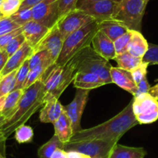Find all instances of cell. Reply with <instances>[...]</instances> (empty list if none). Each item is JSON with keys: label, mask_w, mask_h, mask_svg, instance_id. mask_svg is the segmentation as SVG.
<instances>
[{"label": "cell", "mask_w": 158, "mask_h": 158, "mask_svg": "<svg viewBox=\"0 0 158 158\" xmlns=\"http://www.w3.org/2000/svg\"><path fill=\"white\" fill-rule=\"evenodd\" d=\"M23 0H2L0 4V14L4 17H11L19 11Z\"/></svg>", "instance_id": "obj_29"}, {"label": "cell", "mask_w": 158, "mask_h": 158, "mask_svg": "<svg viewBox=\"0 0 158 158\" xmlns=\"http://www.w3.org/2000/svg\"><path fill=\"white\" fill-rule=\"evenodd\" d=\"M30 70V64H29V60L27 59L21 65L20 68L17 70L16 77V85H15L14 90H16V89H23V90H24V85H25Z\"/></svg>", "instance_id": "obj_31"}, {"label": "cell", "mask_w": 158, "mask_h": 158, "mask_svg": "<svg viewBox=\"0 0 158 158\" xmlns=\"http://www.w3.org/2000/svg\"><path fill=\"white\" fill-rule=\"evenodd\" d=\"M64 143L61 142L57 135L54 136L44 145L40 147L37 154L39 158H51L57 149H63Z\"/></svg>", "instance_id": "obj_27"}, {"label": "cell", "mask_w": 158, "mask_h": 158, "mask_svg": "<svg viewBox=\"0 0 158 158\" xmlns=\"http://www.w3.org/2000/svg\"><path fill=\"white\" fill-rule=\"evenodd\" d=\"M50 29L35 20H31L23 27V35L26 42L34 48L49 32Z\"/></svg>", "instance_id": "obj_16"}, {"label": "cell", "mask_w": 158, "mask_h": 158, "mask_svg": "<svg viewBox=\"0 0 158 158\" xmlns=\"http://www.w3.org/2000/svg\"><path fill=\"white\" fill-rule=\"evenodd\" d=\"M6 121V118H4L3 116H2V115H0V132H1V129H2V125L5 123Z\"/></svg>", "instance_id": "obj_49"}, {"label": "cell", "mask_w": 158, "mask_h": 158, "mask_svg": "<svg viewBox=\"0 0 158 158\" xmlns=\"http://www.w3.org/2000/svg\"><path fill=\"white\" fill-rule=\"evenodd\" d=\"M98 1H100V0H78L77 2V7L76 8L79 9L81 8V6H83L86 5V4L98 2Z\"/></svg>", "instance_id": "obj_48"}, {"label": "cell", "mask_w": 158, "mask_h": 158, "mask_svg": "<svg viewBox=\"0 0 158 158\" xmlns=\"http://www.w3.org/2000/svg\"><path fill=\"white\" fill-rule=\"evenodd\" d=\"M19 25L14 22L11 17H4L0 16V36L5 35L13 30L20 28Z\"/></svg>", "instance_id": "obj_36"}, {"label": "cell", "mask_w": 158, "mask_h": 158, "mask_svg": "<svg viewBox=\"0 0 158 158\" xmlns=\"http://www.w3.org/2000/svg\"><path fill=\"white\" fill-rule=\"evenodd\" d=\"M147 151L143 147H133L116 143L109 158H144Z\"/></svg>", "instance_id": "obj_23"}, {"label": "cell", "mask_w": 158, "mask_h": 158, "mask_svg": "<svg viewBox=\"0 0 158 158\" xmlns=\"http://www.w3.org/2000/svg\"><path fill=\"white\" fill-rule=\"evenodd\" d=\"M98 31V21H93L70 34L64 40L63 47L55 64L62 66L85 48L92 46V40Z\"/></svg>", "instance_id": "obj_4"}, {"label": "cell", "mask_w": 158, "mask_h": 158, "mask_svg": "<svg viewBox=\"0 0 158 158\" xmlns=\"http://www.w3.org/2000/svg\"><path fill=\"white\" fill-rule=\"evenodd\" d=\"M33 54V48L27 43L23 44L20 48L13 55L9 57L3 69L0 72V76L10 74L15 70H18L21 65Z\"/></svg>", "instance_id": "obj_17"}, {"label": "cell", "mask_w": 158, "mask_h": 158, "mask_svg": "<svg viewBox=\"0 0 158 158\" xmlns=\"http://www.w3.org/2000/svg\"><path fill=\"white\" fill-rule=\"evenodd\" d=\"M73 82L74 87L76 89L88 90L97 89L106 85L98 75L89 72H77Z\"/></svg>", "instance_id": "obj_19"}, {"label": "cell", "mask_w": 158, "mask_h": 158, "mask_svg": "<svg viewBox=\"0 0 158 158\" xmlns=\"http://www.w3.org/2000/svg\"><path fill=\"white\" fill-rule=\"evenodd\" d=\"M64 112V106L58 98L46 100L40 112V120L44 123H53L59 118Z\"/></svg>", "instance_id": "obj_18"}, {"label": "cell", "mask_w": 158, "mask_h": 158, "mask_svg": "<svg viewBox=\"0 0 158 158\" xmlns=\"http://www.w3.org/2000/svg\"><path fill=\"white\" fill-rule=\"evenodd\" d=\"M23 33V27L20 28H18L16 30H13V31L10 32V33H6L5 35L0 36V51H3L4 48H6L7 44L11 41L16 36H19V35Z\"/></svg>", "instance_id": "obj_40"}, {"label": "cell", "mask_w": 158, "mask_h": 158, "mask_svg": "<svg viewBox=\"0 0 158 158\" xmlns=\"http://www.w3.org/2000/svg\"><path fill=\"white\" fill-rule=\"evenodd\" d=\"M42 0H23L22 5H21L20 9L25 8H33L34 6L41 2Z\"/></svg>", "instance_id": "obj_42"}, {"label": "cell", "mask_w": 158, "mask_h": 158, "mask_svg": "<svg viewBox=\"0 0 158 158\" xmlns=\"http://www.w3.org/2000/svg\"><path fill=\"white\" fill-rule=\"evenodd\" d=\"M131 39L127 47V51L134 57L143 59L148 50L149 43L141 32L131 30Z\"/></svg>", "instance_id": "obj_22"}, {"label": "cell", "mask_w": 158, "mask_h": 158, "mask_svg": "<svg viewBox=\"0 0 158 158\" xmlns=\"http://www.w3.org/2000/svg\"><path fill=\"white\" fill-rule=\"evenodd\" d=\"M8 58L9 56L7 55V54L5 51H2V52H0V72L2 71V69H3L4 66H5Z\"/></svg>", "instance_id": "obj_45"}, {"label": "cell", "mask_w": 158, "mask_h": 158, "mask_svg": "<svg viewBox=\"0 0 158 158\" xmlns=\"http://www.w3.org/2000/svg\"><path fill=\"white\" fill-rule=\"evenodd\" d=\"M11 19L18 25L23 27L26 23L33 20L32 8L19 9V11L11 16Z\"/></svg>", "instance_id": "obj_32"}, {"label": "cell", "mask_w": 158, "mask_h": 158, "mask_svg": "<svg viewBox=\"0 0 158 158\" xmlns=\"http://www.w3.org/2000/svg\"><path fill=\"white\" fill-rule=\"evenodd\" d=\"M156 81H157V82H158V78L156 79Z\"/></svg>", "instance_id": "obj_54"}, {"label": "cell", "mask_w": 158, "mask_h": 158, "mask_svg": "<svg viewBox=\"0 0 158 158\" xmlns=\"http://www.w3.org/2000/svg\"><path fill=\"white\" fill-rule=\"evenodd\" d=\"M113 1H114V2H117V3H118V2H120L122 0H113Z\"/></svg>", "instance_id": "obj_51"}, {"label": "cell", "mask_w": 158, "mask_h": 158, "mask_svg": "<svg viewBox=\"0 0 158 158\" xmlns=\"http://www.w3.org/2000/svg\"><path fill=\"white\" fill-rule=\"evenodd\" d=\"M23 92L24 90L23 89H16L9 93L5 97L3 106L0 112V115L3 116L6 120H8L15 113Z\"/></svg>", "instance_id": "obj_24"}, {"label": "cell", "mask_w": 158, "mask_h": 158, "mask_svg": "<svg viewBox=\"0 0 158 158\" xmlns=\"http://www.w3.org/2000/svg\"><path fill=\"white\" fill-rule=\"evenodd\" d=\"M77 1L78 0H59V19L76 10Z\"/></svg>", "instance_id": "obj_39"}, {"label": "cell", "mask_w": 158, "mask_h": 158, "mask_svg": "<svg viewBox=\"0 0 158 158\" xmlns=\"http://www.w3.org/2000/svg\"><path fill=\"white\" fill-rule=\"evenodd\" d=\"M54 134L57 135L63 143H67L71 140L74 131L71 120L66 112L64 110L59 118L54 123Z\"/></svg>", "instance_id": "obj_21"}, {"label": "cell", "mask_w": 158, "mask_h": 158, "mask_svg": "<svg viewBox=\"0 0 158 158\" xmlns=\"http://www.w3.org/2000/svg\"><path fill=\"white\" fill-rule=\"evenodd\" d=\"M77 73V55L62 66L54 64L44 77V103L50 98H58L65 89L74 81Z\"/></svg>", "instance_id": "obj_3"}, {"label": "cell", "mask_w": 158, "mask_h": 158, "mask_svg": "<svg viewBox=\"0 0 158 158\" xmlns=\"http://www.w3.org/2000/svg\"><path fill=\"white\" fill-rule=\"evenodd\" d=\"M0 158H6L5 156H3V155L0 154Z\"/></svg>", "instance_id": "obj_52"}, {"label": "cell", "mask_w": 158, "mask_h": 158, "mask_svg": "<svg viewBox=\"0 0 158 158\" xmlns=\"http://www.w3.org/2000/svg\"><path fill=\"white\" fill-rule=\"evenodd\" d=\"M48 60H52V59H51L50 54L47 51H38V52L33 53L28 58L30 69Z\"/></svg>", "instance_id": "obj_34"}, {"label": "cell", "mask_w": 158, "mask_h": 158, "mask_svg": "<svg viewBox=\"0 0 158 158\" xmlns=\"http://www.w3.org/2000/svg\"><path fill=\"white\" fill-rule=\"evenodd\" d=\"M150 87H151V86H150V85L149 84L147 77H145L143 79L142 81L137 85V91H136V95H135L133 97L138 96V95H142V94L148 93Z\"/></svg>", "instance_id": "obj_41"}, {"label": "cell", "mask_w": 158, "mask_h": 158, "mask_svg": "<svg viewBox=\"0 0 158 158\" xmlns=\"http://www.w3.org/2000/svg\"><path fill=\"white\" fill-rule=\"evenodd\" d=\"M91 90L77 89L73 101L69 105L64 106V110L69 117L74 133L81 130V120L85 108L89 99Z\"/></svg>", "instance_id": "obj_11"}, {"label": "cell", "mask_w": 158, "mask_h": 158, "mask_svg": "<svg viewBox=\"0 0 158 158\" xmlns=\"http://www.w3.org/2000/svg\"><path fill=\"white\" fill-rule=\"evenodd\" d=\"M133 112L139 124H151L158 119V100L149 93L133 97Z\"/></svg>", "instance_id": "obj_8"}, {"label": "cell", "mask_w": 158, "mask_h": 158, "mask_svg": "<svg viewBox=\"0 0 158 158\" xmlns=\"http://www.w3.org/2000/svg\"><path fill=\"white\" fill-rule=\"evenodd\" d=\"M143 61L150 64H158V45L149 44L147 53L143 57Z\"/></svg>", "instance_id": "obj_38"}, {"label": "cell", "mask_w": 158, "mask_h": 158, "mask_svg": "<svg viewBox=\"0 0 158 158\" xmlns=\"http://www.w3.org/2000/svg\"><path fill=\"white\" fill-rule=\"evenodd\" d=\"M14 133V138L18 143H28L33 141L34 133L33 129L30 126L25 124L19 126Z\"/></svg>", "instance_id": "obj_30"}, {"label": "cell", "mask_w": 158, "mask_h": 158, "mask_svg": "<svg viewBox=\"0 0 158 158\" xmlns=\"http://www.w3.org/2000/svg\"><path fill=\"white\" fill-rule=\"evenodd\" d=\"M112 65L106 59L97 54L92 46L77 54V72H89L98 75L106 85L112 83L110 76Z\"/></svg>", "instance_id": "obj_6"}, {"label": "cell", "mask_w": 158, "mask_h": 158, "mask_svg": "<svg viewBox=\"0 0 158 158\" xmlns=\"http://www.w3.org/2000/svg\"><path fill=\"white\" fill-rule=\"evenodd\" d=\"M0 52H2V51H0Z\"/></svg>", "instance_id": "obj_56"}, {"label": "cell", "mask_w": 158, "mask_h": 158, "mask_svg": "<svg viewBox=\"0 0 158 158\" xmlns=\"http://www.w3.org/2000/svg\"><path fill=\"white\" fill-rule=\"evenodd\" d=\"M132 104L131 101L119 113L103 123L75 132L69 142L101 139L118 143L119 139L127 131L139 124L133 114Z\"/></svg>", "instance_id": "obj_1"}, {"label": "cell", "mask_w": 158, "mask_h": 158, "mask_svg": "<svg viewBox=\"0 0 158 158\" xmlns=\"http://www.w3.org/2000/svg\"><path fill=\"white\" fill-rule=\"evenodd\" d=\"M114 60L116 61L118 68L128 71H131L143 61L142 58L134 57L127 51L122 54H117Z\"/></svg>", "instance_id": "obj_26"}, {"label": "cell", "mask_w": 158, "mask_h": 158, "mask_svg": "<svg viewBox=\"0 0 158 158\" xmlns=\"http://www.w3.org/2000/svg\"><path fill=\"white\" fill-rule=\"evenodd\" d=\"M115 144L101 139L74 141L64 143L63 150L67 152H78L91 158H109Z\"/></svg>", "instance_id": "obj_7"}, {"label": "cell", "mask_w": 158, "mask_h": 158, "mask_svg": "<svg viewBox=\"0 0 158 158\" xmlns=\"http://www.w3.org/2000/svg\"><path fill=\"white\" fill-rule=\"evenodd\" d=\"M98 30L104 33L113 42L130 30L123 24L112 19L98 22Z\"/></svg>", "instance_id": "obj_20"}, {"label": "cell", "mask_w": 158, "mask_h": 158, "mask_svg": "<svg viewBox=\"0 0 158 158\" xmlns=\"http://www.w3.org/2000/svg\"><path fill=\"white\" fill-rule=\"evenodd\" d=\"M116 6L117 2H114L113 0H100L98 2L86 4L79 8V10H82L86 14L99 22L112 19Z\"/></svg>", "instance_id": "obj_13"}, {"label": "cell", "mask_w": 158, "mask_h": 158, "mask_svg": "<svg viewBox=\"0 0 158 158\" xmlns=\"http://www.w3.org/2000/svg\"><path fill=\"white\" fill-rule=\"evenodd\" d=\"M51 158H68V152L63 149H57L52 154Z\"/></svg>", "instance_id": "obj_43"}, {"label": "cell", "mask_w": 158, "mask_h": 158, "mask_svg": "<svg viewBox=\"0 0 158 158\" xmlns=\"http://www.w3.org/2000/svg\"><path fill=\"white\" fill-rule=\"evenodd\" d=\"M146 1H147V2H149V1H150V0H146Z\"/></svg>", "instance_id": "obj_55"}, {"label": "cell", "mask_w": 158, "mask_h": 158, "mask_svg": "<svg viewBox=\"0 0 158 158\" xmlns=\"http://www.w3.org/2000/svg\"><path fill=\"white\" fill-rule=\"evenodd\" d=\"M16 73L17 70H15L6 75L0 76V98L6 96L14 90Z\"/></svg>", "instance_id": "obj_28"}, {"label": "cell", "mask_w": 158, "mask_h": 158, "mask_svg": "<svg viewBox=\"0 0 158 158\" xmlns=\"http://www.w3.org/2000/svg\"><path fill=\"white\" fill-rule=\"evenodd\" d=\"M1 2H2V0H0V4H1ZM0 16H1V14H0Z\"/></svg>", "instance_id": "obj_53"}, {"label": "cell", "mask_w": 158, "mask_h": 158, "mask_svg": "<svg viewBox=\"0 0 158 158\" xmlns=\"http://www.w3.org/2000/svg\"><path fill=\"white\" fill-rule=\"evenodd\" d=\"M63 44L64 39L55 24L52 28L50 29L49 32L42 39L41 41L33 48V53L40 51H47L55 64L61 51Z\"/></svg>", "instance_id": "obj_12"}, {"label": "cell", "mask_w": 158, "mask_h": 158, "mask_svg": "<svg viewBox=\"0 0 158 158\" xmlns=\"http://www.w3.org/2000/svg\"><path fill=\"white\" fill-rule=\"evenodd\" d=\"M7 138L2 132H0V154L5 156V145Z\"/></svg>", "instance_id": "obj_44"}, {"label": "cell", "mask_w": 158, "mask_h": 158, "mask_svg": "<svg viewBox=\"0 0 158 158\" xmlns=\"http://www.w3.org/2000/svg\"><path fill=\"white\" fill-rule=\"evenodd\" d=\"M68 158H91L90 156L75 151H68Z\"/></svg>", "instance_id": "obj_46"}, {"label": "cell", "mask_w": 158, "mask_h": 158, "mask_svg": "<svg viewBox=\"0 0 158 158\" xmlns=\"http://www.w3.org/2000/svg\"><path fill=\"white\" fill-rule=\"evenodd\" d=\"M5 97H2V98H0V112H1V111H2V106H3V103H4V100H5Z\"/></svg>", "instance_id": "obj_50"}, {"label": "cell", "mask_w": 158, "mask_h": 158, "mask_svg": "<svg viewBox=\"0 0 158 158\" xmlns=\"http://www.w3.org/2000/svg\"><path fill=\"white\" fill-rule=\"evenodd\" d=\"M92 48L97 54L108 60H114L116 56L114 42L98 30L92 40Z\"/></svg>", "instance_id": "obj_14"}, {"label": "cell", "mask_w": 158, "mask_h": 158, "mask_svg": "<svg viewBox=\"0 0 158 158\" xmlns=\"http://www.w3.org/2000/svg\"><path fill=\"white\" fill-rule=\"evenodd\" d=\"M147 3L146 0H122L117 3L112 19L123 24L130 30L140 32Z\"/></svg>", "instance_id": "obj_5"}, {"label": "cell", "mask_w": 158, "mask_h": 158, "mask_svg": "<svg viewBox=\"0 0 158 158\" xmlns=\"http://www.w3.org/2000/svg\"><path fill=\"white\" fill-rule=\"evenodd\" d=\"M33 19L52 28L59 19V0H42L32 8Z\"/></svg>", "instance_id": "obj_10"}, {"label": "cell", "mask_w": 158, "mask_h": 158, "mask_svg": "<svg viewBox=\"0 0 158 158\" xmlns=\"http://www.w3.org/2000/svg\"><path fill=\"white\" fill-rule=\"evenodd\" d=\"M25 42V37H24V36L22 33V34L19 35V36L13 38L11 41L6 46V48H4L3 51L6 53L7 55H8L9 57H10V56L13 55L15 52H16V51L22 47V45Z\"/></svg>", "instance_id": "obj_35"}, {"label": "cell", "mask_w": 158, "mask_h": 158, "mask_svg": "<svg viewBox=\"0 0 158 158\" xmlns=\"http://www.w3.org/2000/svg\"><path fill=\"white\" fill-rule=\"evenodd\" d=\"M149 66V64L147 62L142 61L136 68L132 70L130 72L132 74L133 80L136 85L139 84L143 79L145 77H147V68Z\"/></svg>", "instance_id": "obj_37"}, {"label": "cell", "mask_w": 158, "mask_h": 158, "mask_svg": "<svg viewBox=\"0 0 158 158\" xmlns=\"http://www.w3.org/2000/svg\"><path fill=\"white\" fill-rule=\"evenodd\" d=\"M148 93L150 95H151L153 98L158 100V83L156 85H153V87H150Z\"/></svg>", "instance_id": "obj_47"}, {"label": "cell", "mask_w": 158, "mask_h": 158, "mask_svg": "<svg viewBox=\"0 0 158 158\" xmlns=\"http://www.w3.org/2000/svg\"><path fill=\"white\" fill-rule=\"evenodd\" d=\"M44 82L41 79L24 90L15 113L2 125L1 132L8 138L44 105Z\"/></svg>", "instance_id": "obj_2"}, {"label": "cell", "mask_w": 158, "mask_h": 158, "mask_svg": "<svg viewBox=\"0 0 158 158\" xmlns=\"http://www.w3.org/2000/svg\"><path fill=\"white\" fill-rule=\"evenodd\" d=\"M93 21H95L93 17L86 14L82 10L76 9L59 19L56 26L64 40L70 34Z\"/></svg>", "instance_id": "obj_9"}, {"label": "cell", "mask_w": 158, "mask_h": 158, "mask_svg": "<svg viewBox=\"0 0 158 158\" xmlns=\"http://www.w3.org/2000/svg\"><path fill=\"white\" fill-rule=\"evenodd\" d=\"M54 64V63L52 60H48L36 65L34 68H31L30 70L28 76H27V81H26L25 85H24V90L30 87V85H32L36 81L42 79L46 71Z\"/></svg>", "instance_id": "obj_25"}, {"label": "cell", "mask_w": 158, "mask_h": 158, "mask_svg": "<svg viewBox=\"0 0 158 158\" xmlns=\"http://www.w3.org/2000/svg\"><path fill=\"white\" fill-rule=\"evenodd\" d=\"M110 76L112 83L123 90L130 92L134 96L137 91V85L135 83L130 71L118 67H112L110 69Z\"/></svg>", "instance_id": "obj_15"}, {"label": "cell", "mask_w": 158, "mask_h": 158, "mask_svg": "<svg viewBox=\"0 0 158 158\" xmlns=\"http://www.w3.org/2000/svg\"><path fill=\"white\" fill-rule=\"evenodd\" d=\"M131 30H129L127 33H124L121 36L117 38L114 41V47H115V53L117 54H122L127 51V47H128L130 40L131 39Z\"/></svg>", "instance_id": "obj_33"}]
</instances>
